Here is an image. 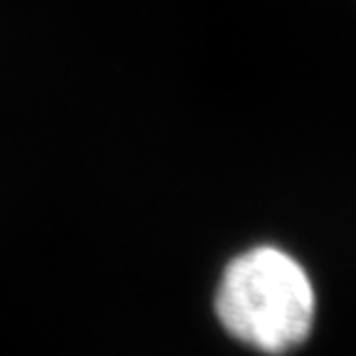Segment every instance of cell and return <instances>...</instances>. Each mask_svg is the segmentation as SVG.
Segmentation results:
<instances>
[{"instance_id":"cell-1","label":"cell","mask_w":356,"mask_h":356,"mask_svg":"<svg viewBox=\"0 0 356 356\" xmlns=\"http://www.w3.org/2000/svg\"><path fill=\"white\" fill-rule=\"evenodd\" d=\"M216 309L235 339L267 354H282L312 332L314 289L302 265L287 252L255 248L228 265Z\"/></svg>"}]
</instances>
